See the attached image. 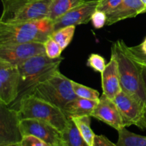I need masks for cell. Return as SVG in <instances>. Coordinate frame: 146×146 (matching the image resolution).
I'll use <instances>...</instances> for the list:
<instances>
[{
  "label": "cell",
  "instance_id": "obj_1",
  "mask_svg": "<svg viewBox=\"0 0 146 146\" xmlns=\"http://www.w3.org/2000/svg\"><path fill=\"white\" fill-rule=\"evenodd\" d=\"M127 46L123 40H117L111 47V55L118 61L121 89L139 103L145 115L146 87L142 71L138 63L129 54Z\"/></svg>",
  "mask_w": 146,
  "mask_h": 146
},
{
  "label": "cell",
  "instance_id": "obj_2",
  "mask_svg": "<svg viewBox=\"0 0 146 146\" xmlns=\"http://www.w3.org/2000/svg\"><path fill=\"white\" fill-rule=\"evenodd\" d=\"M53 32L54 22L48 18L14 24L0 23V45L44 43Z\"/></svg>",
  "mask_w": 146,
  "mask_h": 146
},
{
  "label": "cell",
  "instance_id": "obj_3",
  "mask_svg": "<svg viewBox=\"0 0 146 146\" xmlns=\"http://www.w3.org/2000/svg\"><path fill=\"white\" fill-rule=\"evenodd\" d=\"M64 58H50L46 54L37 55L18 66L20 73L19 96L14 103L16 105L24 96L29 94L39 83L59 70Z\"/></svg>",
  "mask_w": 146,
  "mask_h": 146
},
{
  "label": "cell",
  "instance_id": "obj_4",
  "mask_svg": "<svg viewBox=\"0 0 146 146\" xmlns=\"http://www.w3.org/2000/svg\"><path fill=\"white\" fill-rule=\"evenodd\" d=\"M12 108L18 111L20 120L32 118L44 121L61 133L68 122V118L61 108L31 94L24 96Z\"/></svg>",
  "mask_w": 146,
  "mask_h": 146
},
{
  "label": "cell",
  "instance_id": "obj_5",
  "mask_svg": "<svg viewBox=\"0 0 146 146\" xmlns=\"http://www.w3.org/2000/svg\"><path fill=\"white\" fill-rule=\"evenodd\" d=\"M54 0H1L0 23L14 24L48 18Z\"/></svg>",
  "mask_w": 146,
  "mask_h": 146
},
{
  "label": "cell",
  "instance_id": "obj_6",
  "mask_svg": "<svg viewBox=\"0 0 146 146\" xmlns=\"http://www.w3.org/2000/svg\"><path fill=\"white\" fill-rule=\"evenodd\" d=\"M71 81L58 70L36 86L29 94L63 110L67 104L78 97L73 90Z\"/></svg>",
  "mask_w": 146,
  "mask_h": 146
},
{
  "label": "cell",
  "instance_id": "obj_7",
  "mask_svg": "<svg viewBox=\"0 0 146 146\" xmlns=\"http://www.w3.org/2000/svg\"><path fill=\"white\" fill-rule=\"evenodd\" d=\"M19 127L22 137L34 135L50 146H66L62 133L45 121L32 118L22 119L20 120Z\"/></svg>",
  "mask_w": 146,
  "mask_h": 146
},
{
  "label": "cell",
  "instance_id": "obj_8",
  "mask_svg": "<svg viewBox=\"0 0 146 146\" xmlns=\"http://www.w3.org/2000/svg\"><path fill=\"white\" fill-rule=\"evenodd\" d=\"M20 73L18 66L0 59V102L10 105L19 96Z\"/></svg>",
  "mask_w": 146,
  "mask_h": 146
},
{
  "label": "cell",
  "instance_id": "obj_9",
  "mask_svg": "<svg viewBox=\"0 0 146 146\" xmlns=\"http://www.w3.org/2000/svg\"><path fill=\"white\" fill-rule=\"evenodd\" d=\"M41 54H45L44 43L31 42L0 45V59L16 66Z\"/></svg>",
  "mask_w": 146,
  "mask_h": 146
},
{
  "label": "cell",
  "instance_id": "obj_10",
  "mask_svg": "<svg viewBox=\"0 0 146 146\" xmlns=\"http://www.w3.org/2000/svg\"><path fill=\"white\" fill-rule=\"evenodd\" d=\"M0 145L19 143L22 138L18 111L0 102Z\"/></svg>",
  "mask_w": 146,
  "mask_h": 146
},
{
  "label": "cell",
  "instance_id": "obj_11",
  "mask_svg": "<svg viewBox=\"0 0 146 146\" xmlns=\"http://www.w3.org/2000/svg\"><path fill=\"white\" fill-rule=\"evenodd\" d=\"M98 0H88L71 9L54 20V31L69 26L85 24L91 20L93 14L96 11Z\"/></svg>",
  "mask_w": 146,
  "mask_h": 146
},
{
  "label": "cell",
  "instance_id": "obj_12",
  "mask_svg": "<svg viewBox=\"0 0 146 146\" xmlns=\"http://www.w3.org/2000/svg\"><path fill=\"white\" fill-rule=\"evenodd\" d=\"M113 101L122 115L125 128L136 125L141 129L145 111L139 103L123 91L114 98Z\"/></svg>",
  "mask_w": 146,
  "mask_h": 146
},
{
  "label": "cell",
  "instance_id": "obj_13",
  "mask_svg": "<svg viewBox=\"0 0 146 146\" xmlns=\"http://www.w3.org/2000/svg\"><path fill=\"white\" fill-rule=\"evenodd\" d=\"M91 117L105 123L118 131L125 128L123 117L116 104L113 100L104 94L100 97Z\"/></svg>",
  "mask_w": 146,
  "mask_h": 146
},
{
  "label": "cell",
  "instance_id": "obj_14",
  "mask_svg": "<svg viewBox=\"0 0 146 146\" xmlns=\"http://www.w3.org/2000/svg\"><path fill=\"white\" fill-rule=\"evenodd\" d=\"M101 84L103 94L112 100L122 91L118 61L113 55L101 74Z\"/></svg>",
  "mask_w": 146,
  "mask_h": 146
},
{
  "label": "cell",
  "instance_id": "obj_15",
  "mask_svg": "<svg viewBox=\"0 0 146 146\" xmlns=\"http://www.w3.org/2000/svg\"><path fill=\"white\" fill-rule=\"evenodd\" d=\"M146 12V7L141 0H122L120 5L107 14L106 25L110 26L126 19L135 17Z\"/></svg>",
  "mask_w": 146,
  "mask_h": 146
},
{
  "label": "cell",
  "instance_id": "obj_16",
  "mask_svg": "<svg viewBox=\"0 0 146 146\" xmlns=\"http://www.w3.org/2000/svg\"><path fill=\"white\" fill-rule=\"evenodd\" d=\"M99 100H89L77 97L67 104L62 110L68 118L75 116L90 115L95 109Z\"/></svg>",
  "mask_w": 146,
  "mask_h": 146
},
{
  "label": "cell",
  "instance_id": "obj_17",
  "mask_svg": "<svg viewBox=\"0 0 146 146\" xmlns=\"http://www.w3.org/2000/svg\"><path fill=\"white\" fill-rule=\"evenodd\" d=\"M86 0H54L50 7L48 19L54 21L67 11Z\"/></svg>",
  "mask_w": 146,
  "mask_h": 146
},
{
  "label": "cell",
  "instance_id": "obj_18",
  "mask_svg": "<svg viewBox=\"0 0 146 146\" xmlns=\"http://www.w3.org/2000/svg\"><path fill=\"white\" fill-rule=\"evenodd\" d=\"M62 135L66 146H88L71 118H68V124Z\"/></svg>",
  "mask_w": 146,
  "mask_h": 146
},
{
  "label": "cell",
  "instance_id": "obj_19",
  "mask_svg": "<svg viewBox=\"0 0 146 146\" xmlns=\"http://www.w3.org/2000/svg\"><path fill=\"white\" fill-rule=\"evenodd\" d=\"M70 118L76 124L81 136L83 137L87 145L88 146H94L96 134L91 128V116L84 115Z\"/></svg>",
  "mask_w": 146,
  "mask_h": 146
},
{
  "label": "cell",
  "instance_id": "obj_20",
  "mask_svg": "<svg viewBox=\"0 0 146 146\" xmlns=\"http://www.w3.org/2000/svg\"><path fill=\"white\" fill-rule=\"evenodd\" d=\"M118 146H146V136L138 135L124 128L118 131Z\"/></svg>",
  "mask_w": 146,
  "mask_h": 146
},
{
  "label": "cell",
  "instance_id": "obj_21",
  "mask_svg": "<svg viewBox=\"0 0 146 146\" xmlns=\"http://www.w3.org/2000/svg\"><path fill=\"white\" fill-rule=\"evenodd\" d=\"M75 30V26L66 27L54 31L51 36L59 44L64 51L72 41Z\"/></svg>",
  "mask_w": 146,
  "mask_h": 146
},
{
  "label": "cell",
  "instance_id": "obj_22",
  "mask_svg": "<svg viewBox=\"0 0 146 146\" xmlns=\"http://www.w3.org/2000/svg\"><path fill=\"white\" fill-rule=\"evenodd\" d=\"M127 48H128V52L131 54V56L135 59V61L138 63V65L141 67L146 87V54L141 51L139 45L135 46H127ZM141 129H146V113L144 117Z\"/></svg>",
  "mask_w": 146,
  "mask_h": 146
},
{
  "label": "cell",
  "instance_id": "obj_23",
  "mask_svg": "<svg viewBox=\"0 0 146 146\" xmlns=\"http://www.w3.org/2000/svg\"><path fill=\"white\" fill-rule=\"evenodd\" d=\"M71 83L73 90L78 97L89 100H99V93L96 90L86 86L74 81H71Z\"/></svg>",
  "mask_w": 146,
  "mask_h": 146
},
{
  "label": "cell",
  "instance_id": "obj_24",
  "mask_svg": "<svg viewBox=\"0 0 146 146\" xmlns=\"http://www.w3.org/2000/svg\"><path fill=\"white\" fill-rule=\"evenodd\" d=\"M44 45L45 48V54L47 56L50 58H57L61 57L63 49L52 37L50 36L44 43Z\"/></svg>",
  "mask_w": 146,
  "mask_h": 146
},
{
  "label": "cell",
  "instance_id": "obj_25",
  "mask_svg": "<svg viewBox=\"0 0 146 146\" xmlns=\"http://www.w3.org/2000/svg\"><path fill=\"white\" fill-rule=\"evenodd\" d=\"M87 66L93 68L94 71L102 74L105 70L106 64L105 58L98 54H91L87 61Z\"/></svg>",
  "mask_w": 146,
  "mask_h": 146
},
{
  "label": "cell",
  "instance_id": "obj_26",
  "mask_svg": "<svg viewBox=\"0 0 146 146\" xmlns=\"http://www.w3.org/2000/svg\"><path fill=\"white\" fill-rule=\"evenodd\" d=\"M121 1L122 0H98L96 10L103 11L107 14L115 9Z\"/></svg>",
  "mask_w": 146,
  "mask_h": 146
},
{
  "label": "cell",
  "instance_id": "obj_27",
  "mask_svg": "<svg viewBox=\"0 0 146 146\" xmlns=\"http://www.w3.org/2000/svg\"><path fill=\"white\" fill-rule=\"evenodd\" d=\"M91 22L93 26L96 29L103 28L105 25H106L107 21V15L106 13L103 11L96 10L95 12L93 14L91 17Z\"/></svg>",
  "mask_w": 146,
  "mask_h": 146
},
{
  "label": "cell",
  "instance_id": "obj_28",
  "mask_svg": "<svg viewBox=\"0 0 146 146\" xmlns=\"http://www.w3.org/2000/svg\"><path fill=\"white\" fill-rule=\"evenodd\" d=\"M19 146H50L39 138L34 135H24L21 141L19 143Z\"/></svg>",
  "mask_w": 146,
  "mask_h": 146
},
{
  "label": "cell",
  "instance_id": "obj_29",
  "mask_svg": "<svg viewBox=\"0 0 146 146\" xmlns=\"http://www.w3.org/2000/svg\"><path fill=\"white\" fill-rule=\"evenodd\" d=\"M94 146H118L104 135H96Z\"/></svg>",
  "mask_w": 146,
  "mask_h": 146
},
{
  "label": "cell",
  "instance_id": "obj_30",
  "mask_svg": "<svg viewBox=\"0 0 146 146\" xmlns=\"http://www.w3.org/2000/svg\"><path fill=\"white\" fill-rule=\"evenodd\" d=\"M140 48H141V51L144 53V54H146V37L144 39V41H143L142 44H140Z\"/></svg>",
  "mask_w": 146,
  "mask_h": 146
},
{
  "label": "cell",
  "instance_id": "obj_31",
  "mask_svg": "<svg viewBox=\"0 0 146 146\" xmlns=\"http://www.w3.org/2000/svg\"><path fill=\"white\" fill-rule=\"evenodd\" d=\"M0 146H19V143L7 144V145H0Z\"/></svg>",
  "mask_w": 146,
  "mask_h": 146
},
{
  "label": "cell",
  "instance_id": "obj_32",
  "mask_svg": "<svg viewBox=\"0 0 146 146\" xmlns=\"http://www.w3.org/2000/svg\"><path fill=\"white\" fill-rule=\"evenodd\" d=\"M141 1H142L143 4L144 5H145V7H146V0H141Z\"/></svg>",
  "mask_w": 146,
  "mask_h": 146
}]
</instances>
